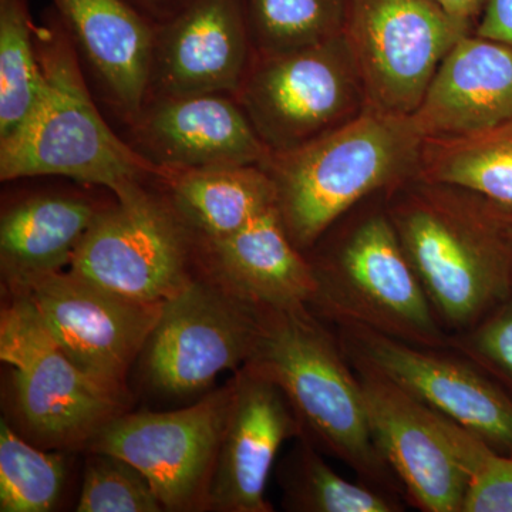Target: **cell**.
<instances>
[{"mask_svg": "<svg viewBox=\"0 0 512 512\" xmlns=\"http://www.w3.org/2000/svg\"><path fill=\"white\" fill-rule=\"evenodd\" d=\"M195 264L262 311L309 308L316 291L311 262L289 238L276 207L229 237L195 239Z\"/></svg>", "mask_w": 512, "mask_h": 512, "instance_id": "cell-19", "label": "cell"}, {"mask_svg": "<svg viewBox=\"0 0 512 512\" xmlns=\"http://www.w3.org/2000/svg\"><path fill=\"white\" fill-rule=\"evenodd\" d=\"M254 57L241 0H190L156 22L147 100L237 96Z\"/></svg>", "mask_w": 512, "mask_h": 512, "instance_id": "cell-15", "label": "cell"}, {"mask_svg": "<svg viewBox=\"0 0 512 512\" xmlns=\"http://www.w3.org/2000/svg\"><path fill=\"white\" fill-rule=\"evenodd\" d=\"M0 315V359L12 367L20 424L50 448L87 446L126 413L127 389L90 376L60 348L22 293L9 292Z\"/></svg>", "mask_w": 512, "mask_h": 512, "instance_id": "cell-6", "label": "cell"}, {"mask_svg": "<svg viewBox=\"0 0 512 512\" xmlns=\"http://www.w3.org/2000/svg\"><path fill=\"white\" fill-rule=\"evenodd\" d=\"M231 402L232 383H228L185 409L120 414L87 448L133 464L153 485L165 510H200L207 507Z\"/></svg>", "mask_w": 512, "mask_h": 512, "instance_id": "cell-12", "label": "cell"}, {"mask_svg": "<svg viewBox=\"0 0 512 512\" xmlns=\"http://www.w3.org/2000/svg\"><path fill=\"white\" fill-rule=\"evenodd\" d=\"M261 309L207 276L192 278L163 305L146 345L148 379L160 392L187 396L225 370L241 369L254 352Z\"/></svg>", "mask_w": 512, "mask_h": 512, "instance_id": "cell-11", "label": "cell"}, {"mask_svg": "<svg viewBox=\"0 0 512 512\" xmlns=\"http://www.w3.org/2000/svg\"><path fill=\"white\" fill-rule=\"evenodd\" d=\"M255 56L326 42L342 33L343 0H241Z\"/></svg>", "mask_w": 512, "mask_h": 512, "instance_id": "cell-25", "label": "cell"}, {"mask_svg": "<svg viewBox=\"0 0 512 512\" xmlns=\"http://www.w3.org/2000/svg\"><path fill=\"white\" fill-rule=\"evenodd\" d=\"M387 212L441 326L473 328L512 288V249L480 195L417 177L384 192Z\"/></svg>", "mask_w": 512, "mask_h": 512, "instance_id": "cell-1", "label": "cell"}, {"mask_svg": "<svg viewBox=\"0 0 512 512\" xmlns=\"http://www.w3.org/2000/svg\"><path fill=\"white\" fill-rule=\"evenodd\" d=\"M493 208L495 212V217H497L498 222H500L501 228H503L505 238H507L508 244L511 245L512 249V211L504 210V208L500 207H495V205H493Z\"/></svg>", "mask_w": 512, "mask_h": 512, "instance_id": "cell-34", "label": "cell"}, {"mask_svg": "<svg viewBox=\"0 0 512 512\" xmlns=\"http://www.w3.org/2000/svg\"><path fill=\"white\" fill-rule=\"evenodd\" d=\"M474 33L512 47V0H487Z\"/></svg>", "mask_w": 512, "mask_h": 512, "instance_id": "cell-31", "label": "cell"}, {"mask_svg": "<svg viewBox=\"0 0 512 512\" xmlns=\"http://www.w3.org/2000/svg\"><path fill=\"white\" fill-rule=\"evenodd\" d=\"M101 96L126 126L143 110L150 86L156 20L130 0H52Z\"/></svg>", "mask_w": 512, "mask_h": 512, "instance_id": "cell-18", "label": "cell"}, {"mask_svg": "<svg viewBox=\"0 0 512 512\" xmlns=\"http://www.w3.org/2000/svg\"><path fill=\"white\" fill-rule=\"evenodd\" d=\"M66 477V460L26 443L5 420L0 423V511L53 510Z\"/></svg>", "mask_w": 512, "mask_h": 512, "instance_id": "cell-27", "label": "cell"}, {"mask_svg": "<svg viewBox=\"0 0 512 512\" xmlns=\"http://www.w3.org/2000/svg\"><path fill=\"white\" fill-rule=\"evenodd\" d=\"M437 2L457 23L458 28L466 33H474L487 5V0H437Z\"/></svg>", "mask_w": 512, "mask_h": 512, "instance_id": "cell-32", "label": "cell"}, {"mask_svg": "<svg viewBox=\"0 0 512 512\" xmlns=\"http://www.w3.org/2000/svg\"><path fill=\"white\" fill-rule=\"evenodd\" d=\"M127 130L160 170L262 165L271 154L231 94L148 99Z\"/></svg>", "mask_w": 512, "mask_h": 512, "instance_id": "cell-16", "label": "cell"}, {"mask_svg": "<svg viewBox=\"0 0 512 512\" xmlns=\"http://www.w3.org/2000/svg\"><path fill=\"white\" fill-rule=\"evenodd\" d=\"M8 291L33 303L50 335L80 369L121 389H127L128 369L146 349L164 305L109 291L70 269L36 276Z\"/></svg>", "mask_w": 512, "mask_h": 512, "instance_id": "cell-13", "label": "cell"}, {"mask_svg": "<svg viewBox=\"0 0 512 512\" xmlns=\"http://www.w3.org/2000/svg\"><path fill=\"white\" fill-rule=\"evenodd\" d=\"M151 19L163 20L187 5L190 0H130Z\"/></svg>", "mask_w": 512, "mask_h": 512, "instance_id": "cell-33", "label": "cell"}, {"mask_svg": "<svg viewBox=\"0 0 512 512\" xmlns=\"http://www.w3.org/2000/svg\"><path fill=\"white\" fill-rule=\"evenodd\" d=\"M279 483L289 511L402 512L407 508L400 495L339 476L306 437H299L298 446L282 463Z\"/></svg>", "mask_w": 512, "mask_h": 512, "instance_id": "cell-24", "label": "cell"}, {"mask_svg": "<svg viewBox=\"0 0 512 512\" xmlns=\"http://www.w3.org/2000/svg\"><path fill=\"white\" fill-rule=\"evenodd\" d=\"M338 338L355 369L386 377L495 453L512 456V396L476 363L359 325L338 326Z\"/></svg>", "mask_w": 512, "mask_h": 512, "instance_id": "cell-10", "label": "cell"}, {"mask_svg": "<svg viewBox=\"0 0 512 512\" xmlns=\"http://www.w3.org/2000/svg\"><path fill=\"white\" fill-rule=\"evenodd\" d=\"M104 205L70 271L143 302L173 298L194 276L195 238L163 191L147 184Z\"/></svg>", "mask_w": 512, "mask_h": 512, "instance_id": "cell-8", "label": "cell"}, {"mask_svg": "<svg viewBox=\"0 0 512 512\" xmlns=\"http://www.w3.org/2000/svg\"><path fill=\"white\" fill-rule=\"evenodd\" d=\"M342 35L367 106L412 116L463 32L437 0H343Z\"/></svg>", "mask_w": 512, "mask_h": 512, "instance_id": "cell-9", "label": "cell"}, {"mask_svg": "<svg viewBox=\"0 0 512 512\" xmlns=\"http://www.w3.org/2000/svg\"><path fill=\"white\" fill-rule=\"evenodd\" d=\"M466 456L471 481L463 512H512V456L495 453L473 434Z\"/></svg>", "mask_w": 512, "mask_h": 512, "instance_id": "cell-30", "label": "cell"}, {"mask_svg": "<svg viewBox=\"0 0 512 512\" xmlns=\"http://www.w3.org/2000/svg\"><path fill=\"white\" fill-rule=\"evenodd\" d=\"M29 0H0V140L32 113L42 87Z\"/></svg>", "mask_w": 512, "mask_h": 512, "instance_id": "cell-26", "label": "cell"}, {"mask_svg": "<svg viewBox=\"0 0 512 512\" xmlns=\"http://www.w3.org/2000/svg\"><path fill=\"white\" fill-rule=\"evenodd\" d=\"M244 366L282 390L302 437L346 464L362 483L404 498L372 439L359 376L338 333L311 308L261 311L258 340Z\"/></svg>", "mask_w": 512, "mask_h": 512, "instance_id": "cell-4", "label": "cell"}, {"mask_svg": "<svg viewBox=\"0 0 512 512\" xmlns=\"http://www.w3.org/2000/svg\"><path fill=\"white\" fill-rule=\"evenodd\" d=\"M235 97L271 153L301 147L367 107L342 33L292 52L255 56Z\"/></svg>", "mask_w": 512, "mask_h": 512, "instance_id": "cell-7", "label": "cell"}, {"mask_svg": "<svg viewBox=\"0 0 512 512\" xmlns=\"http://www.w3.org/2000/svg\"><path fill=\"white\" fill-rule=\"evenodd\" d=\"M424 140L471 136L512 119V47L461 36L412 114Z\"/></svg>", "mask_w": 512, "mask_h": 512, "instance_id": "cell-20", "label": "cell"}, {"mask_svg": "<svg viewBox=\"0 0 512 512\" xmlns=\"http://www.w3.org/2000/svg\"><path fill=\"white\" fill-rule=\"evenodd\" d=\"M419 177L512 211V119L471 136L424 140Z\"/></svg>", "mask_w": 512, "mask_h": 512, "instance_id": "cell-23", "label": "cell"}, {"mask_svg": "<svg viewBox=\"0 0 512 512\" xmlns=\"http://www.w3.org/2000/svg\"><path fill=\"white\" fill-rule=\"evenodd\" d=\"M232 402L210 487L207 508L224 512H271L265 490L282 444L303 436L282 390L242 366L232 380Z\"/></svg>", "mask_w": 512, "mask_h": 512, "instance_id": "cell-17", "label": "cell"}, {"mask_svg": "<svg viewBox=\"0 0 512 512\" xmlns=\"http://www.w3.org/2000/svg\"><path fill=\"white\" fill-rule=\"evenodd\" d=\"M316 291L309 308L410 345L447 348L448 335L414 272L384 192L360 202L306 252Z\"/></svg>", "mask_w": 512, "mask_h": 512, "instance_id": "cell-5", "label": "cell"}, {"mask_svg": "<svg viewBox=\"0 0 512 512\" xmlns=\"http://www.w3.org/2000/svg\"><path fill=\"white\" fill-rule=\"evenodd\" d=\"M154 181L195 239L229 237L276 207L261 165L161 170Z\"/></svg>", "mask_w": 512, "mask_h": 512, "instance_id": "cell-22", "label": "cell"}, {"mask_svg": "<svg viewBox=\"0 0 512 512\" xmlns=\"http://www.w3.org/2000/svg\"><path fill=\"white\" fill-rule=\"evenodd\" d=\"M42 87L28 119L0 140V178H70L121 197L161 174L101 116L72 39L55 9L35 25Z\"/></svg>", "mask_w": 512, "mask_h": 512, "instance_id": "cell-2", "label": "cell"}, {"mask_svg": "<svg viewBox=\"0 0 512 512\" xmlns=\"http://www.w3.org/2000/svg\"><path fill=\"white\" fill-rule=\"evenodd\" d=\"M447 348L476 363L512 396V288L473 328L450 333Z\"/></svg>", "mask_w": 512, "mask_h": 512, "instance_id": "cell-29", "label": "cell"}, {"mask_svg": "<svg viewBox=\"0 0 512 512\" xmlns=\"http://www.w3.org/2000/svg\"><path fill=\"white\" fill-rule=\"evenodd\" d=\"M355 370L370 434L406 503L424 512H463L471 473L458 450L457 424L386 377Z\"/></svg>", "mask_w": 512, "mask_h": 512, "instance_id": "cell-14", "label": "cell"}, {"mask_svg": "<svg viewBox=\"0 0 512 512\" xmlns=\"http://www.w3.org/2000/svg\"><path fill=\"white\" fill-rule=\"evenodd\" d=\"M103 207L79 192H37L3 208L0 268L6 288L70 266Z\"/></svg>", "mask_w": 512, "mask_h": 512, "instance_id": "cell-21", "label": "cell"}, {"mask_svg": "<svg viewBox=\"0 0 512 512\" xmlns=\"http://www.w3.org/2000/svg\"><path fill=\"white\" fill-rule=\"evenodd\" d=\"M423 146L412 116L367 106L301 147L269 154L261 167L289 238L306 254L360 202L417 177Z\"/></svg>", "mask_w": 512, "mask_h": 512, "instance_id": "cell-3", "label": "cell"}, {"mask_svg": "<svg viewBox=\"0 0 512 512\" xmlns=\"http://www.w3.org/2000/svg\"><path fill=\"white\" fill-rule=\"evenodd\" d=\"M163 503L147 477L123 458L92 453L84 468L77 512H158Z\"/></svg>", "mask_w": 512, "mask_h": 512, "instance_id": "cell-28", "label": "cell"}]
</instances>
